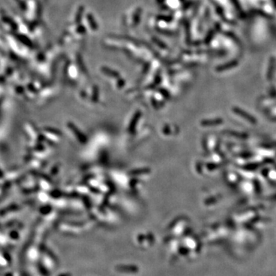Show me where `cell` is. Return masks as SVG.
<instances>
[{
    "label": "cell",
    "mask_w": 276,
    "mask_h": 276,
    "mask_svg": "<svg viewBox=\"0 0 276 276\" xmlns=\"http://www.w3.org/2000/svg\"><path fill=\"white\" fill-rule=\"evenodd\" d=\"M234 111H235L238 115H240V116H242L243 118L246 119L247 120H249V122H252V123H256V119L254 118L252 116L249 115V114H247L246 112L243 111L239 109V108H235V109H234Z\"/></svg>",
    "instance_id": "1"
}]
</instances>
